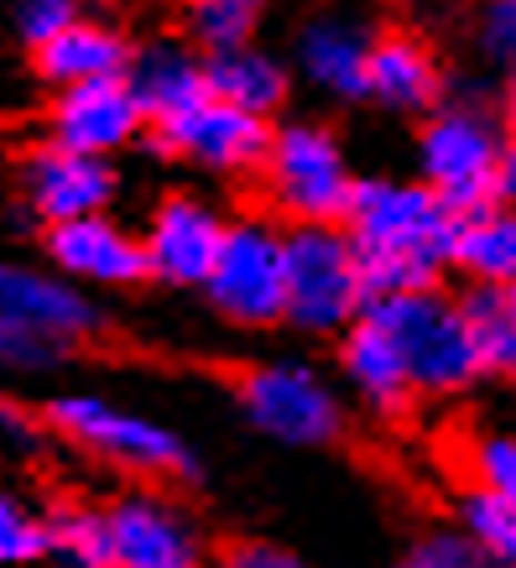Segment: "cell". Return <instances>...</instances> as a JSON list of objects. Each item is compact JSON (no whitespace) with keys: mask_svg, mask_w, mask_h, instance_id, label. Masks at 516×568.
<instances>
[{"mask_svg":"<svg viewBox=\"0 0 516 568\" xmlns=\"http://www.w3.org/2000/svg\"><path fill=\"white\" fill-rule=\"evenodd\" d=\"M448 94L444 58L433 42L413 27H386L365 42V100L392 110V115H413L423 121L433 104Z\"/></svg>","mask_w":516,"mask_h":568,"instance_id":"e0dca14e","label":"cell"},{"mask_svg":"<svg viewBox=\"0 0 516 568\" xmlns=\"http://www.w3.org/2000/svg\"><path fill=\"white\" fill-rule=\"evenodd\" d=\"M276 121H256L245 110H230L220 100H199L189 110H178L168 121H152L141 146L162 162H178V168H193L204 178H224V183H251V173L266 156V141H272Z\"/></svg>","mask_w":516,"mask_h":568,"instance_id":"8fae6325","label":"cell"},{"mask_svg":"<svg viewBox=\"0 0 516 568\" xmlns=\"http://www.w3.org/2000/svg\"><path fill=\"white\" fill-rule=\"evenodd\" d=\"M110 568H214L204 517L168 485H125L104 500Z\"/></svg>","mask_w":516,"mask_h":568,"instance_id":"30bf717a","label":"cell"},{"mask_svg":"<svg viewBox=\"0 0 516 568\" xmlns=\"http://www.w3.org/2000/svg\"><path fill=\"white\" fill-rule=\"evenodd\" d=\"M459 465H465V485L516 506V428H500V423L469 428L459 444Z\"/></svg>","mask_w":516,"mask_h":568,"instance_id":"4316f807","label":"cell"},{"mask_svg":"<svg viewBox=\"0 0 516 568\" xmlns=\"http://www.w3.org/2000/svg\"><path fill=\"white\" fill-rule=\"evenodd\" d=\"M448 276H465V287H512L516 282V204H485L454 224Z\"/></svg>","mask_w":516,"mask_h":568,"instance_id":"7402d4cb","label":"cell"},{"mask_svg":"<svg viewBox=\"0 0 516 568\" xmlns=\"http://www.w3.org/2000/svg\"><path fill=\"white\" fill-rule=\"evenodd\" d=\"M500 204H516V136H506L500 152Z\"/></svg>","mask_w":516,"mask_h":568,"instance_id":"836d02e7","label":"cell"},{"mask_svg":"<svg viewBox=\"0 0 516 568\" xmlns=\"http://www.w3.org/2000/svg\"><path fill=\"white\" fill-rule=\"evenodd\" d=\"M131 48L136 37L125 32L121 21L110 17H79L69 21L63 32H52L42 48H32L37 79L52 89L69 84H89V79H115L131 63Z\"/></svg>","mask_w":516,"mask_h":568,"instance_id":"ac0fdd59","label":"cell"},{"mask_svg":"<svg viewBox=\"0 0 516 568\" xmlns=\"http://www.w3.org/2000/svg\"><path fill=\"white\" fill-rule=\"evenodd\" d=\"M79 17H84V0H11V21L27 48H42L52 32H63Z\"/></svg>","mask_w":516,"mask_h":568,"instance_id":"1f68e13d","label":"cell"},{"mask_svg":"<svg viewBox=\"0 0 516 568\" xmlns=\"http://www.w3.org/2000/svg\"><path fill=\"white\" fill-rule=\"evenodd\" d=\"M48 564L110 568V527L100 500H58L48 506Z\"/></svg>","mask_w":516,"mask_h":568,"instance_id":"cb8c5ba5","label":"cell"},{"mask_svg":"<svg viewBox=\"0 0 516 568\" xmlns=\"http://www.w3.org/2000/svg\"><path fill=\"white\" fill-rule=\"evenodd\" d=\"M121 199V168L110 156L63 152V146H32L21 162V204L37 224H63L84 214H110Z\"/></svg>","mask_w":516,"mask_h":568,"instance_id":"9a60e30c","label":"cell"},{"mask_svg":"<svg viewBox=\"0 0 516 568\" xmlns=\"http://www.w3.org/2000/svg\"><path fill=\"white\" fill-rule=\"evenodd\" d=\"M42 256L48 272L69 276L84 293H136L146 287V251H141L136 224L115 214H84V220L42 224Z\"/></svg>","mask_w":516,"mask_h":568,"instance_id":"4fadbf2b","label":"cell"},{"mask_svg":"<svg viewBox=\"0 0 516 568\" xmlns=\"http://www.w3.org/2000/svg\"><path fill=\"white\" fill-rule=\"evenodd\" d=\"M365 42L371 37L344 17H313L297 32L293 69L308 79L318 94L340 104H361L365 100Z\"/></svg>","mask_w":516,"mask_h":568,"instance_id":"44dd1931","label":"cell"},{"mask_svg":"<svg viewBox=\"0 0 516 568\" xmlns=\"http://www.w3.org/2000/svg\"><path fill=\"white\" fill-rule=\"evenodd\" d=\"M334 345V381L340 392L350 396V407L371 413L376 423H407V417L423 407L413 392V376H407V361L386 328L365 313L344 328Z\"/></svg>","mask_w":516,"mask_h":568,"instance_id":"2e32d148","label":"cell"},{"mask_svg":"<svg viewBox=\"0 0 516 568\" xmlns=\"http://www.w3.org/2000/svg\"><path fill=\"white\" fill-rule=\"evenodd\" d=\"M272 0H183V42L209 52L251 48Z\"/></svg>","mask_w":516,"mask_h":568,"instance_id":"d4e9b609","label":"cell"},{"mask_svg":"<svg viewBox=\"0 0 516 568\" xmlns=\"http://www.w3.org/2000/svg\"><path fill=\"white\" fill-rule=\"evenodd\" d=\"M282 261H287L282 328H293L303 339H340L355 318H365L371 282L340 224H287Z\"/></svg>","mask_w":516,"mask_h":568,"instance_id":"ba28073f","label":"cell"},{"mask_svg":"<svg viewBox=\"0 0 516 568\" xmlns=\"http://www.w3.org/2000/svg\"><path fill=\"white\" fill-rule=\"evenodd\" d=\"M371 318L396 339L417 402H465L480 386V361L469 345L465 308L454 287H417V293L371 297Z\"/></svg>","mask_w":516,"mask_h":568,"instance_id":"52a82bcc","label":"cell"},{"mask_svg":"<svg viewBox=\"0 0 516 568\" xmlns=\"http://www.w3.org/2000/svg\"><path fill=\"white\" fill-rule=\"evenodd\" d=\"M42 423L58 444L84 454L94 465L115 469L131 485H204L209 465L199 444L168 417L125 407L110 392H58L42 402Z\"/></svg>","mask_w":516,"mask_h":568,"instance_id":"3957f363","label":"cell"},{"mask_svg":"<svg viewBox=\"0 0 516 568\" xmlns=\"http://www.w3.org/2000/svg\"><path fill=\"white\" fill-rule=\"evenodd\" d=\"M48 564V506L0 485V568Z\"/></svg>","mask_w":516,"mask_h":568,"instance_id":"83f0119b","label":"cell"},{"mask_svg":"<svg viewBox=\"0 0 516 568\" xmlns=\"http://www.w3.org/2000/svg\"><path fill=\"white\" fill-rule=\"evenodd\" d=\"M448 527H459L485 564L516 568V506L512 500H496V496H485V490H475V485H465L454 496V521Z\"/></svg>","mask_w":516,"mask_h":568,"instance_id":"484cf974","label":"cell"},{"mask_svg":"<svg viewBox=\"0 0 516 568\" xmlns=\"http://www.w3.org/2000/svg\"><path fill=\"white\" fill-rule=\"evenodd\" d=\"M500 152H506V125L485 100L444 94L417 121V183L454 220L500 199Z\"/></svg>","mask_w":516,"mask_h":568,"instance_id":"5b68a950","label":"cell"},{"mask_svg":"<svg viewBox=\"0 0 516 568\" xmlns=\"http://www.w3.org/2000/svg\"><path fill=\"white\" fill-rule=\"evenodd\" d=\"M454 214L433 199L417 178L365 173L350 189L340 214L344 241L355 245L371 297L444 287L448 251H454Z\"/></svg>","mask_w":516,"mask_h":568,"instance_id":"6da1fadb","label":"cell"},{"mask_svg":"<svg viewBox=\"0 0 516 568\" xmlns=\"http://www.w3.org/2000/svg\"><path fill=\"white\" fill-rule=\"evenodd\" d=\"M490 110L506 125V136H516V73H500V89H496V100H490Z\"/></svg>","mask_w":516,"mask_h":568,"instance_id":"d6a6232c","label":"cell"},{"mask_svg":"<svg viewBox=\"0 0 516 568\" xmlns=\"http://www.w3.org/2000/svg\"><path fill=\"white\" fill-rule=\"evenodd\" d=\"M475 52L496 73H516V0H480V11H475Z\"/></svg>","mask_w":516,"mask_h":568,"instance_id":"f546056e","label":"cell"},{"mask_svg":"<svg viewBox=\"0 0 516 568\" xmlns=\"http://www.w3.org/2000/svg\"><path fill=\"white\" fill-rule=\"evenodd\" d=\"M125 84L146 110V125L168 121L178 110H189L209 94L204 89V52L189 48L183 37H152V42H136L131 48V63H125Z\"/></svg>","mask_w":516,"mask_h":568,"instance_id":"ffe728a7","label":"cell"},{"mask_svg":"<svg viewBox=\"0 0 516 568\" xmlns=\"http://www.w3.org/2000/svg\"><path fill=\"white\" fill-rule=\"evenodd\" d=\"M506 313H512V324H516V282L506 287Z\"/></svg>","mask_w":516,"mask_h":568,"instance_id":"e575fe53","label":"cell"},{"mask_svg":"<svg viewBox=\"0 0 516 568\" xmlns=\"http://www.w3.org/2000/svg\"><path fill=\"white\" fill-rule=\"evenodd\" d=\"M214 568H318L308 552H297L293 542H276V537H230L214 548Z\"/></svg>","mask_w":516,"mask_h":568,"instance_id":"4dcf8cb0","label":"cell"},{"mask_svg":"<svg viewBox=\"0 0 516 568\" xmlns=\"http://www.w3.org/2000/svg\"><path fill=\"white\" fill-rule=\"evenodd\" d=\"M204 303L235 334H272L287 308V261H282V224L266 214H230L220 256L204 276Z\"/></svg>","mask_w":516,"mask_h":568,"instance_id":"9c48e42d","label":"cell"},{"mask_svg":"<svg viewBox=\"0 0 516 568\" xmlns=\"http://www.w3.org/2000/svg\"><path fill=\"white\" fill-rule=\"evenodd\" d=\"M141 136H146V110L131 94L125 73L52 89L48 110H42V141L63 146V152L110 156L115 162L121 152L141 146Z\"/></svg>","mask_w":516,"mask_h":568,"instance_id":"5bb4252c","label":"cell"},{"mask_svg":"<svg viewBox=\"0 0 516 568\" xmlns=\"http://www.w3.org/2000/svg\"><path fill=\"white\" fill-rule=\"evenodd\" d=\"M355 168H350V152H344L340 131L328 121H276L272 141H266V156L251 173V183L266 199V220H276L282 230L287 224H340L344 204H350V189H355Z\"/></svg>","mask_w":516,"mask_h":568,"instance_id":"8992f818","label":"cell"},{"mask_svg":"<svg viewBox=\"0 0 516 568\" xmlns=\"http://www.w3.org/2000/svg\"><path fill=\"white\" fill-rule=\"evenodd\" d=\"M204 89L209 100L245 110L256 121H282V110L293 104V63L266 48H230L204 58Z\"/></svg>","mask_w":516,"mask_h":568,"instance_id":"d6986e66","label":"cell"},{"mask_svg":"<svg viewBox=\"0 0 516 568\" xmlns=\"http://www.w3.org/2000/svg\"><path fill=\"white\" fill-rule=\"evenodd\" d=\"M224 224H230V214L220 204H209L204 193L168 189L146 209V224L136 230L141 251H146V276L168 293H199L214 256H220Z\"/></svg>","mask_w":516,"mask_h":568,"instance_id":"7c38bea8","label":"cell"},{"mask_svg":"<svg viewBox=\"0 0 516 568\" xmlns=\"http://www.w3.org/2000/svg\"><path fill=\"white\" fill-rule=\"evenodd\" d=\"M235 417L282 454H328L350 438V396L308 355H266L230 371Z\"/></svg>","mask_w":516,"mask_h":568,"instance_id":"277c9868","label":"cell"},{"mask_svg":"<svg viewBox=\"0 0 516 568\" xmlns=\"http://www.w3.org/2000/svg\"><path fill=\"white\" fill-rule=\"evenodd\" d=\"M386 568H496V564H485L459 527H423L386 558Z\"/></svg>","mask_w":516,"mask_h":568,"instance_id":"f1b7e54d","label":"cell"},{"mask_svg":"<svg viewBox=\"0 0 516 568\" xmlns=\"http://www.w3.org/2000/svg\"><path fill=\"white\" fill-rule=\"evenodd\" d=\"M459 308H465V328L475 361H480L485 381H516V324L506 313V293L500 287H454Z\"/></svg>","mask_w":516,"mask_h":568,"instance_id":"603a6c76","label":"cell"},{"mask_svg":"<svg viewBox=\"0 0 516 568\" xmlns=\"http://www.w3.org/2000/svg\"><path fill=\"white\" fill-rule=\"evenodd\" d=\"M121 339V318L69 276L27 261H0V371L58 376Z\"/></svg>","mask_w":516,"mask_h":568,"instance_id":"7a4b0ae2","label":"cell"}]
</instances>
